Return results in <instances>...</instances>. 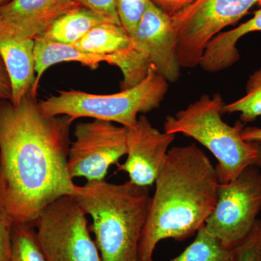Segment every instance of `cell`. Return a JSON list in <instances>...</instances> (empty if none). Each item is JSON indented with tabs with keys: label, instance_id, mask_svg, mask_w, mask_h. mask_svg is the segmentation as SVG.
<instances>
[{
	"label": "cell",
	"instance_id": "cell-1",
	"mask_svg": "<svg viewBox=\"0 0 261 261\" xmlns=\"http://www.w3.org/2000/svg\"><path fill=\"white\" fill-rule=\"evenodd\" d=\"M69 116H48L29 93L0 101V209L13 224H31L49 204L76 195L68 169Z\"/></svg>",
	"mask_w": 261,
	"mask_h": 261
},
{
	"label": "cell",
	"instance_id": "cell-2",
	"mask_svg": "<svg viewBox=\"0 0 261 261\" xmlns=\"http://www.w3.org/2000/svg\"><path fill=\"white\" fill-rule=\"evenodd\" d=\"M154 183L139 261H152L161 240L182 241L197 233L214 211L220 182L207 154L193 143L168 150Z\"/></svg>",
	"mask_w": 261,
	"mask_h": 261
},
{
	"label": "cell",
	"instance_id": "cell-3",
	"mask_svg": "<svg viewBox=\"0 0 261 261\" xmlns=\"http://www.w3.org/2000/svg\"><path fill=\"white\" fill-rule=\"evenodd\" d=\"M74 197L92 217L91 229L102 261H139V243L152 197L148 187L130 181H87L78 187Z\"/></svg>",
	"mask_w": 261,
	"mask_h": 261
},
{
	"label": "cell",
	"instance_id": "cell-4",
	"mask_svg": "<svg viewBox=\"0 0 261 261\" xmlns=\"http://www.w3.org/2000/svg\"><path fill=\"white\" fill-rule=\"evenodd\" d=\"M225 104L220 94H204L175 116L166 117L163 124L166 133L192 137L208 149L217 159L216 169L222 184L233 181L250 166L261 168V142L243 140V122L231 126L224 121Z\"/></svg>",
	"mask_w": 261,
	"mask_h": 261
},
{
	"label": "cell",
	"instance_id": "cell-5",
	"mask_svg": "<svg viewBox=\"0 0 261 261\" xmlns=\"http://www.w3.org/2000/svg\"><path fill=\"white\" fill-rule=\"evenodd\" d=\"M168 90V82L151 68L143 82L113 94H94L82 91H59L38 102L48 116H66L118 123L126 128L137 124L138 115L159 108Z\"/></svg>",
	"mask_w": 261,
	"mask_h": 261
},
{
	"label": "cell",
	"instance_id": "cell-6",
	"mask_svg": "<svg viewBox=\"0 0 261 261\" xmlns=\"http://www.w3.org/2000/svg\"><path fill=\"white\" fill-rule=\"evenodd\" d=\"M108 63L121 70V90L143 82L151 68L168 83L177 82L181 67L176 56L172 18L150 0L130 47L110 56Z\"/></svg>",
	"mask_w": 261,
	"mask_h": 261
},
{
	"label": "cell",
	"instance_id": "cell-7",
	"mask_svg": "<svg viewBox=\"0 0 261 261\" xmlns=\"http://www.w3.org/2000/svg\"><path fill=\"white\" fill-rule=\"evenodd\" d=\"M261 0H196L172 17L175 47L181 68L200 65L207 44Z\"/></svg>",
	"mask_w": 261,
	"mask_h": 261
},
{
	"label": "cell",
	"instance_id": "cell-8",
	"mask_svg": "<svg viewBox=\"0 0 261 261\" xmlns=\"http://www.w3.org/2000/svg\"><path fill=\"white\" fill-rule=\"evenodd\" d=\"M47 261H102L89 233L87 214L74 196L49 204L34 223Z\"/></svg>",
	"mask_w": 261,
	"mask_h": 261
},
{
	"label": "cell",
	"instance_id": "cell-9",
	"mask_svg": "<svg viewBox=\"0 0 261 261\" xmlns=\"http://www.w3.org/2000/svg\"><path fill=\"white\" fill-rule=\"evenodd\" d=\"M261 211V171L250 166L238 178L220 183L214 211L204 227L224 246L234 249L251 232Z\"/></svg>",
	"mask_w": 261,
	"mask_h": 261
},
{
	"label": "cell",
	"instance_id": "cell-10",
	"mask_svg": "<svg viewBox=\"0 0 261 261\" xmlns=\"http://www.w3.org/2000/svg\"><path fill=\"white\" fill-rule=\"evenodd\" d=\"M70 142L68 169L71 178L102 181L108 169L128 152V128L94 119L75 126Z\"/></svg>",
	"mask_w": 261,
	"mask_h": 261
},
{
	"label": "cell",
	"instance_id": "cell-11",
	"mask_svg": "<svg viewBox=\"0 0 261 261\" xmlns=\"http://www.w3.org/2000/svg\"><path fill=\"white\" fill-rule=\"evenodd\" d=\"M175 135L160 132L148 118L140 116L137 124L128 128V152L117 171H124L130 181L141 187H150L162 169Z\"/></svg>",
	"mask_w": 261,
	"mask_h": 261
},
{
	"label": "cell",
	"instance_id": "cell-12",
	"mask_svg": "<svg viewBox=\"0 0 261 261\" xmlns=\"http://www.w3.org/2000/svg\"><path fill=\"white\" fill-rule=\"evenodd\" d=\"M77 7L73 0H10L0 7V34L35 39Z\"/></svg>",
	"mask_w": 261,
	"mask_h": 261
},
{
	"label": "cell",
	"instance_id": "cell-13",
	"mask_svg": "<svg viewBox=\"0 0 261 261\" xmlns=\"http://www.w3.org/2000/svg\"><path fill=\"white\" fill-rule=\"evenodd\" d=\"M34 44V39L0 34V56L9 75L13 104L32 93L36 80Z\"/></svg>",
	"mask_w": 261,
	"mask_h": 261
},
{
	"label": "cell",
	"instance_id": "cell-14",
	"mask_svg": "<svg viewBox=\"0 0 261 261\" xmlns=\"http://www.w3.org/2000/svg\"><path fill=\"white\" fill-rule=\"evenodd\" d=\"M255 32H261V9L255 12L253 18L238 28L216 35L207 44L199 65L209 73L228 69L240 60V51L237 47L239 40Z\"/></svg>",
	"mask_w": 261,
	"mask_h": 261
},
{
	"label": "cell",
	"instance_id": "cell-15",
	"mask_svg": "<svg viewBox=\"0 0 261 261\" xmlns=\"http://www.w3.org/2000/svg\"><path fill=\"white\" fill-rule=\"evenodd\" d=\"M36 80L32 94L36 97L42 75L50 66L63 62H79L91 69L95 70L102 62L108 63L109 56L89 54L77 49L71 44L49 42L36 38L34 39Z\"/></svg>",
	"mask_w": 261,
	"mask_h": 261
},
{
	"label": "cell",
	"instance_id": "cell-16",
	"mask_svg": "<svg viewBox=\"0 0 261 261\" xmlns=\"http://www.w3.org/2000/svg\"><path fill=\"white\" fill-rule=\"evenodd\" d=\"M106 22L109 21L92 10L77 7L57 18L42 35L37 38L49 42L73 44L94 27Z\"/></svg>",
	"mask_w": 261,
	"mask_h": 261
},
{
	"label": "cell",
	"instance_id": "cell-17",
	"mask_svg": "<svg viewBox=\"0 0 261 261\" xmlns=\"http://www.w3.org/2000/svg\"><path fill=\"white\" fill-rule=\"evenodd\" d=\"M130 44L132 39L121 25L106 22L94 27L71 45L89 54L110 56L124 50Z\"/></svg>",
	"mask_w": 261,
	"mask_h": 261
},
{
	"label": "cell",
	"instance_id": "cell-18",
	"mask_svg": "<svg viewBox=\"0 0 261 261\" xmlns=\"http://www.w3.org/2000/svg\"><path fill=\"white\" fill-rule=\"evenodd\" d=\"M169 261H234V250L224 246L203 226L197 231L195 240Z\"/></svg>",
	"mask_w": 261,
	"mask_h": 261
},
{
	"label": "cell",
	"instance_id": "cell-19",
	"mask_svg": "<svg viewBox=\"0 0 261 261\" xmlns=\"http://www.w3.org/2000/svg\"><path fill=\"white\" fill-rule=\"evenodd\" d=\"M222 113H240L243 123H251L261 116V68L249 77L246 94L235 102L225 104Z\"/></svg>",
	"mask_w": 261,
	"mask_h": 261
},
{
	"label": "cell",
	"instance_id": "cell-20",
	"mask_svg": "<svg viewBox=\"0 0 261 261\" xmlns=\"http://www.w3.org/2000/svg\"><path fill=\"white\" fill-rule=\"evenodd\" d=\"M10 261H47L33 225L13 226Z\"/></svg>",
	"mask_w": 261,
	"mask_h": 261
},
{
	"label": "cell",
	"instance_id": "cell-21",
	"mask_svg": "<svg viewBox=\"0 0 261 261\" xmlns=\"http://www.w3.org/2000/svg\"><path fill=\"white\" fill-rule=\"evenodd\" d=\"M149 1L150 0H116L120 21L130 39L135 36Z\"/></svg>",
	"mask_w": 261,
	"mask_h": 261
},
{
	"label": "cell",
	"instance_id": "cell-22",
	"mask_svg": "<svg viewBox=\"0 0 261 261\" xmlns=\"http://www.w3.org/2000/svg\"><path fill=\"white\" fill-rule=\"evenodd\" d=\"M234 250V261H261V221L257 219L250 234Z\"/></svg>",
	"mask_w": 261,
	"mask_h": 261
},
{
	"label": "cell",
	"instance_id": "cell-23",
	"mask_svg": "<svg viewBox=\"0 0 261 261\" xmlns=\"http://www.w3.org/2000/svg\"><path fill=\"white\" fill-rule=\"evenodd\" d=\"M81 7L93 11L111 23L121 25L117 11L116 0H73Z\"/></svg>",
	"mask_w": 261,
	"mask_h": 261
},
{
	"label": "cell",
	"instance_id": "cell-24",
	"mask_svg": "<svg viewBox=\"0 0 261 261\" xmlns=\"http://www.w3.org/2000/svg\"><path fill=\"white\" fill-rule=\"evenodd\" d=\"M13 223L0 209V261H10Z\"/></svg>",
	"mask_w": 261,
	"mask_h": 261
},
{
	"label": "cell",
	"instance_id": "cell-25",
	"mask_svg": "<svg viewBox=\"0 0 261 261\" xmlns=\"http://www.w3.org/2000/svg\"><path fill=\"white\" fill-rule=\"evenodd\" d=\"M195 1L196 0H151L171 18Z\"/></svg>",
	"mask_w": 261,
	"mask_h": 261
},
{
	"label": "cell",
	"instance_id": "cell-26",
	"mask_svg": "<svg viewBox=\"0 0 261 261\" xmlns=\"http://www.w3.org/2000/svg\"><path fill=\"white\" fill-rule=\"evenodd\" d=\"M11 84L4 62L0 56V101L11 99Z\"/></svg>",
	"mask_w": 261,
	"mask_h": 261
},
{
	"label": "cell",
	"instance_id": "cell-27",
	"mask_svg": "<svg viewBox=\"0 0 261 261\" xmlns=\"http://www.w3.org/2000/svg\"><path fill=\"white\" fill-rule=\"evenodd\" d=\"M242 137L247 142H261V128L250 126L244 128L242 130Z\"/></svg>",
	"mask_w": 261,
	"mask_h": 261
},
{
	"label": "cell",
	"instance_id": "cell-28",
	"mask_svg": "<svg viewBox=\"0 0 261 261\" xmlns=\"http://www.w3.org/2000/svg\"><path fill=\"white\" fill-rule=\"evenodd\" d=\"M10 0H0V7L3 6V5L6 4L7 3H8Z\"/></svg>",
	"mask_w": 261,
	"mask_h": 261
}]
</instances>
